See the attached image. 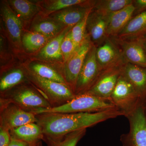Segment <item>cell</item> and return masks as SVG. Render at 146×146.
Wrapping results in <instances>:
<instances>
[{
  "label": "cell",
  "mask_w": 146,
  "mask_h": 146,
  "mask_svg": "<svg viewBox=\"0 0 146 146\" xmlns=\"http://www.w3.org/2000/svg\"><path fill=\"white\" fill-rule=\"evenodd\" d=\"M121 116L125 114L118 108L94 112L43 113L36 115V123L44 136L56 139Z\"/></svg>",
  "instance_id": "1"
},
{
  "label": "cell",
  "mask_w": 146,
  "mask_h": 146,
  "mask_svg": "<svg viewBox=\"0 0 146 146\" xmlns=\"http://www.w3.org/2000/svg\"><path fill=\"white\" fill-rule=\"evenodd\" d=\"M0 103H11L27 112L35 114L52 106L39 90L30 86L20 84L1 95Z\"/></svg>",
  "instance_id": "2"
},
{
  "label": "cell",
  "mask_w": 146,
  "mask_h": 146,
  "mask_svg": "<svg viewBox=\"0 0 146 146\" xmlns=\"http://www.w3.org/2000/svg\"><path fill=\"white\" fill-rule=\"evenodd\" d=\"M117 108L110 101L85 93L76 96L65 104L39 110L35 115L43 113H77L101 112Z\"/></svg>",
  "instance_id": "3"
},
{
  "label": "cell",
  "mask_w": 146,
  "mask_h": 146,
  "mask_svg": "<svg viewBox=\"0 0 146 146\" xmlns=\"http://www.w3.org/2000/svg\"><path fill=\"white\" fill-rule=\"evenodd\" d=\"M25 73L28 80L38 88L52 107L65 104L76 96L67 84L42 78L29 70Z\"/></svg>",
  "instance_id": "4"
},
{
  "label": "cell",
  "mask_w": 146,
  "mask_h": 146,
  "mask_svg": "<svg viewBox=\"0 0 146 146\" xmlns=\"http://www.w3.org/2000/svg\"><path fill=\"white\" fill-rule=\"evenodd\" d=\"M125 116L133 112L143 104L132 84L121 75L109 100Z\"/></svg>",
  "instance_id": "5"
},
{
  "label": "cell",
  "mask_w": 146,
  "mask_h": 146,
  "mask_svg": "<svg viewBox=\"0 0 146 146\" xmlns=\"http://www.w3.org/2000/svg\"><path fill=\"white\" fill-rule=\"evenodd\" d=\"M96 47L92 45L86 55L78 78L74 94L76 96L86 93L96 81L102 70L96 56Z\"/></svg>",
  "instance_id": "6"
},
{
  "label": "cell",
  "mask_w": 146,
  "mask_h": 146,
  "mask_svg": "<svg viewBox=\"0 0 146 146\" xmlns=\"http://www.w3.org/2000/svg\"><path fill=\"white\" fill-rule=\"evenodd\" d=\"M130 130L127 134L122 136V143L131 146H146V116L143 104L126 116Z\"/></svg>",
  "instance_id": "7"
},
{
  "label": "cell",
  "mask_w": 146,
  "mask_h": 146,
  "mask_svg": "<svg viewBox=\"0 0 146 146\" xmlns=\"http://www.w3.org/2000/svg\"><path fill=\"white\" fill-rule=\"evenodd\" d=\"M37 121L36 115L13 104L0 103V128L10 131Z\"/></svg>",
  "instance_id": "8"
},
{
  "label": "cell",
  "mask_w": 146,
  "mask_h": 146,
  "mask_svg": "<svg viewBox=\"0 0 146 146\" xmlns=\"http://www.w3.org/2000/svg\"><path fill=\"white\" fill-rule=\"evenodd\" d=\"M92 45L91 40L87 37L65 63L62 75L66 83L74 93L79 74Z\"/></svg>",
  "instance_id": "9"
},
{
  "label": "cell",
  "mask_w": 146,
  "mask_h": 146,
  "mask_svg": "<svg viewBox=\"0 0 146 146\" xmlns=\"http://www.w3.org/2000/svg\"><path fill=\"white\" fill-rule=\"evenodd\" d=\"M122 65L102 70L96 81L86 93L109 101L121 76Z\"/></svg>",
  "instance_id": "10"
},
{
  "label": "cell",
  "mask_w": 146,
  "mask_h": 146,
  "mask_svg": "<svg viewBox=\"0 0 146 146\" xmlns=\"http://www.w3.org/2000/svg\"><path fill=\"white\" fill-rule=\"evenodd\" d=\"M110 38L119 49L126 62L146 68V52L141 39Z\"/></svg>",
  "instance_id": "11"
},
{
  "label": "cell",
  "mask_w": 146,
  "mask_h": 146,
  "mask_svg": "<svg viewBox=\"0 0 146 146\" xmlns=\"http://www.w3.org/2000/svg\"><path fill=\"white\" fill-rule=\"evenodd\" d=\"M96 56L102 70L126 62L119 49L110 37L96 47Z\"/></svg>",
  "instance_id": "12"
},
{
  "label": "cell",
  "mask_w": 146,
  "mask_h": 146,
  "mask_svg": "<svg viewBox=\"0 0 146 146\" xmlns=\"http://www.w3.org/2000/svg\"><path fill=\"white\" fill-rule=\"evenodd\" d=\"M121 75L132 84L143 102L146 99V68L125 62L121 66Z\"/></svg>",
  "instance_id": "13"
},
{
  "label": "cell",
  "mask_w": 146,
  "mask_h": 146,
  "mask_svg": "<svg viewBox=\"0 0 146 146\" xmlns=\"http://www.w3.org/2000/svg\"><path fill=\"white\" fill-rule=\"evenodd\" d=\"M108 18L102 16L92 10L88 17L86 26L87 36L96 47L108 38L107 28Z\"/></svg>",
  "instance_id": "14"
},
{
  "label": "cell",
  "mask_w": 146,
  "mask_h": 146,
  "mask_svg": "<svg viewBox=\"0 0 146 146\" xmlns=\"http://www.w3.org/2000/svg\"><path fill=\"white\" fill-rule=\"evenodd\" d=\"M1 13L9 35L14 43L18 45H21L23 29V24L21 18L16 15L8 2L3 3Z\"/></svg>",
  "instance_id": "15"
},
{
  "label": "cell",
  "mask_w": 146,
  "mask_h": 146,
  "mask_svg": "<svg viewBox=\"0 0 146 146\" xmlns=\"http://www.w3.org/2000/svg\"><path fill=\"white\" fill-rule=\"evenodd\" d=\"M135 11V7L132 3L110 16L107 28L108 36L114 37L117 36L132 18Z\"/></svg>",
  "instance_id": "16"
},
{
  "label": "cell",
  "mask_w": 146,
  "mask_h": 146,
  "mask_svg": "<svg viewBox=\"0 0 146 146\" xmlns=\"http://www.w3.org/2000/svg\"><path fill=\"white\" fill-rule=\"evenodd\" d=\"M90 8L82 5L74 6L53 13L50 18L64 27L73 28L83 19Z\"/></svg>",
  "instance_id": "17"
},
{
  "label": "cell",
  "mask_w": 146,
  "mask_h": 146,
  "mask_svg": "<svg viewBox=\"0 0 146 146\" xmlns=\"http://www.w3.org/2000/svg\"><path fill=\"white\" fill-rule=\"evenodd\" d=\"M146 35V10L133 16L116 36L123 39H142Z\"/></svg>",
  "instance_id": "18"
},
{
  "label": "cell",
  "mask_w": 146,
  "mask_h": 146,
  "mask_svg": "<svg viewBox=\"0 0 146 146\" xmlns=\"http://www.w3.org/2000/svg\"><path fill=\"white\" fill-rule=\"evenodd\" d=\"M11 138L33 144L43 140L42 129L36 123H31L10 130Z\"/></svg>",
  "instance_id": "19"
},
{
  "label": "cell",
  "mask_w": 146,
  "mask_h": 146,
  "mask_svg": "<svg viewBox=\"0 0 146 146\" xmlns=\"http://www.w3.org/2000/svg\"><path fill=\"white\" fill-rule=\"evenodd\" d=\"M72 28L67 27L59 34L51 39L42 48L40 54L45 59L52 60L63 59L61 50V44L65 36Z\"/></svg>",
  "instance_id": "20"
},
{
  "label": "cell",
  "mask_w": 146,
  "mask_h": 146,
  "mask_svg": "<svg viewBox=\"0 0 146 146\" xmlns=\"http://www.w3.org/2000/svg\"><path fill=\"white\" fill-rule=\"evenodd\" d=\"M133 0H100L94 1L93 11L104 17L109 18L115 12L133 3Z\"/></svg>",
  "instance_id": "21"
},
{
  "label": "cell",
  "mask_w": 146,
  "mask_h": 146,
  "mask_svg": "<svg viewBox=\"0 0 146 146\" xmlns=\"http://www.w3.org/2000/svg\"><path fill=\"white\" fill-rule=\"evenodd\" d=\"M65 28L54 20L48 19L38 20L33 23L31 31L39 33L47 38H53Z\"/></svg>",
  "instance_id": "22"
},
{
  "label": "cell",
  "mask_w": 146,
  "mask_h": 146,
  "mask_svg": "<svg viewBox=\"0 0 146 146\" xmlns=\"http://www.w3.org/2000/svg\"><path fill=\"white\" fill-rule=\"evenodd\" d=\"M26 79H28L25 72L20 69H14L6 73L0 80L1 95L20 85Z\"/></svg>",
  "instance_id": "23"
},
{
  "label": "cell",
  "mask_w": 146,
  "mask_h": 146,
  "mask_svg": "<svg viewBox=\"0 0 146 146\" xmlns=\"http://www.w3.org/2000/svg\"><path fill=\"white\" fill-rule=\"evenodd\" d=\"M7 2L18 17L25 21L31 19L39 10L38 6L27 0H10Z\"/></svg>",
  "instance_id": "24"
},
{
  "label": "cell",
  "mask_w": 146,
  "mask_h": 146,
  "mask_svg": "<svg viewBox=\"0 0 146 146\" xmlns=\"http://www.w3.org/2000/svg\"><path fill=\"white\" fill-rule=\"evenodd\" d=\"M29 70L42 78L67 84L61 73L49 65L34 63L31 64Z\"/></svg>",
  "instance_id": "25"
},
{
  "label": "cell",
  "mask_w": 146,
  "mask_h": 146,
  "mask_svg": "<svg viewBox=\"0 0 146 146\" xmlns=\"http://www.w3.org/2000/svg\"><path fill=\"white\" fill-rule=\"evenodd\" d=\"M86 129L76 131L58 138H51L44 136L43 141L47 146H76L79 141L86 134Z\"/></svg>",
  "instance_id": "26"
},
{
  "label": "cell",
  "mask_w": 146,
  "mask_h": 146,
  "mask_svg": "<svg viewBox=\"0 0 146 146\" xmlns=\"http://www.w3.org/2000/svg\"><path fill=\"white\" fill-rule=\"evenodd\" d=\"M48 39L39 33L28 32L22 36V43L25 48L28 51L34 52L46 44Z\"/></svg>",
  "instance_id": "27"
},
{
  "label": "cell",
  "mask_w": 146,
  "mask_h": 146,
  "mask_svg": "<svg viewBox=\"0 0 146 146\" xmlns=\"http://www.w3.org/2000/svg\"><path fill=\"white\" fill-rule=\"evenodd\" d=\"M92 9V8L89 9L83 19L73 27L71 30V36L78 47L80 46L88 37L86 32L87 20Z\"/></svg>",
  "instance_id": "28"
},
{
  "label": "cell",
  "mask_w": 146,
  "mask_h": 146,
  "mask_svg": "<svg viewBox=\"0 0 146 146\" xmlns=\"http://www.w3.org/2000/svg\"><path fill=\"white\" fill-rule=\"evenodd\" d=\"M87 1L84 0H52L44 1V8L50 12H55L65 9L76 5H84Z\"/></svg>",
  "instance_id": "29"
},
{
  "label": "cell",
  "mask_w": 146,
  "mask_h": 146,
  "mask_svg": "<svg viewBox=\"0 0 146 146\" xmlns=\"http://www.w3.org/2000/svg\"><path fill=\"white\" fill-rule=\"evenodd\" d=\"M78 48V47L73 41L70 31L65 36L61 44V52L65 63L72 55Z\"/></svg>",
  "instance_id": "30"
},
{
  "label": "cell",
  "mask_w": 146,
  "mask_h": 146,
  "mask_svg": "<svg viewBox=\"0 0 146 146\" xmlns=\"http://www.w3.org/2000/svg\"><path fill=\"white\" fill-rule=\"evenodd\" d=\"M10 131L0 128V146H7L11 141Z\"/></svg>",
  "instance_id": "31"
},
{
  "label": "cell",
  "mask_w": 146,
  "mask_h": 146,
  "mask_svg": "<svg viewBox=\"0 0 146 146\" xmlns=\"http://www.w3.org/2000/svg\"><path fill=\"white\" fill-rule=\"evenodd\" d=\"M133 3L135 8L133 16L146 10V0H133Z\"/></svg>",
  "instance_id": "32"
},
{
  "label": "cell",
  "mask_w": 146,
  "mask_h": 146,
  "mask_svg": "<svg viewBox=\"0 0 146 146\" xmlns=\"http://www.w3.org/2000/svg\"><path fill=\"white\" fill-rule=\"evenodd\" d=\"M32 144L11 138L10 143L7 146H31Z\"/></svg>",
  "instance_id": "33"
},
{
  "label": "cell",
  "mask_w": 146,
  "mask_h": 146,
  "mask_svg": "<svg viewBox=\"0 0 146 146\" xmlns=\"http://www.w3.org/2000/svg\"><path fill=\"white\" fill-rule=\"evenodd\" d=\"M31 146H42V141H39L34 143L32 144Z\"/></svg>",
  "instance_id": "34"
},
{
  "label": "cell",
  "mask_w": 146,
  "mask_h": 146,
  "mask_svg": "<svg viewBox=\"0 0 146 146\" xmlns=\"http://www.w3.org/2000/svg\"><path fill=\"white\" fill-rule=\"evenodd\" d=\"M141 40H142V42H143L144 48H145V50L146 52V35L144 36L143 39H141Z\"/></svg>",
  "instance_id": "35"
},
{
  "label": "cell",
  "mask_w": 146,
  "mask_h": 146,
  "mask_svg": "<svg viewBox=\"0 0 146 146\" xmlns=\"http://www.w3.org/2000/svg\"></svg>",
  "instance_id": "36"
}]
</instances>
